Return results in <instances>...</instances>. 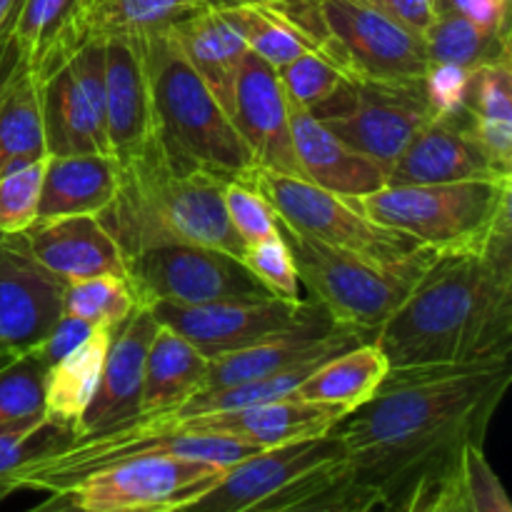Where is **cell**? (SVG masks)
<instances>
[{"mask_svg": "<svg viewBox=\"0 0 512 512\" xmlns=\"http://www.w3.org/2000/svg\"><path fill=\"white\" fill-rule=\"evenodd\" d=\"M510 383L512 363L390 370L335 425L350 475L388 505L423 475L453 473L465 445L485 443Z\"/></svg>", "mask_w": 512, "mask_h": 512, "instance_id": "1", "label": "cell"}, {"mask_svg": "<svg viewBox=\"0 0 512 512\" xmlns=\"http://www.w3.org/2000/svg\"><path fill=\"white\" fill-rule=\"evenodd\" d=\"M373 340L390 370L510 363V238L485 253L435 255Z\"/></svg>", "mask_w": 512, "mask_h": 512, "instance_id": "2", "label": "cell"}, {"mask_svg": "<svg viewBox=\"0 0 512 512\" xmlns=\"http://www.w3.org/2000/svg\"><path fill=\"white\" fill-rule=\"evenodd\" d=\"M98 223L125 260L160 245H208L243 258L245 245L223 205V180L203 170H180L165 158L158 138L123 165L118 188Z\"/></svg>", "mask_w": 512, "mask_h": 512, "instance_id": "3", "label": "cell"}, {"mask_svg": "<svg viewBox=\"0 0 512 512\" xmlns=\"http://www.w3.org/2000/svg\"><path fill=\"white\" fill-rule=\"evenodd\" d=\"M148 75L153 130L165 158L180 170L250 183L255 165L208 85L190 68L168 30L138 38Z\"/></svg>", "mask_w": 512, "mask_h": 512, "instance_id": "4", "label": "cell"}, {"mask_svg": "<svg viewBox=\"0 0 512 512\" xmlns=\"http://www.w3.org/2000/svg\"><path fill=\"white\" fill-rule=\"evenodd\" d=\"M510 178L430 185H383L355 200L385 228L410 235L438 255L485 253L512 235Z\"/></svg>", "mask_w": 512, "mask_h": 512, "instance_id": "5", "label": "cell"}, {"mask_svg": "<svg viewBox=\"0 0 512 512\" xmlns=\"http://www.w3.org/2000/svg\"><path fill=\"white\" fill-rule=\"evenodd\" d=\"M318 53L355 80H420L428 70L423 35L360 0H268Z\"/></svg>", "mask_w": 512, "mask_h": 512, "instance_id": "6", "label": "cell"}, {"mask_svg": "<svg viewBox=\"0 0 512 512\" xmlns=\"http://www.w3.org/2000/svg\"><path fill=\"white\" fill-rule=\"evenodd\" d=\"M250 185L273 205L285 225L380 268L425 270L438 255L410 235L370 220L355 200L328 193L303 178L255 170Z\"/></svg>", "mask_w": 512, "mask_h": 512, "instance_id": "7", "label": "cell"}, {"mask_svg": "<svg viewBox=\"0 0 512 512\" xmlns=\"http://www.w3.org/2000/svg\"><path fill=\"white\" fill-rule=\"evenodd\" d=\"M303 288L335 323L373 340L423 270H388L293 230L278 218Z\"/></svg>", "mask_w": 512, "mask_h": 512, "instance_id": "8", "label": "cell"}, {"mask_svg": "<svg viewBox=\"0 0 512 512\" xmlns=\"http://www.w3.org/2000/svg\"><path fill=\"white\" fill-rule=\"evenodd\" d=\"M348 473L338 433L258 450L225 468L223 478L198 498L168 512H265L313 485Z\"/></svg>", "mask_w": 512, "mask_h": 512, "instance_id": "9", "label": "cell"}, {"mask_svg": "<svg viewBox=\"0 0 512 512\" xmlns=\"http://www.w3.org/2000/svg\"><path fill=\"white\" fill-rule=\"evenodd\" d=\"M340 143L388 170L413 135L428 123L423 78L420 80H355L348 78L325 103L310 110Z\"/></svg>", "mask_w": 512, "mask_h": 512, "instance_id": "10", "label": "cell"}, {"mask_svg": "<svg viewBox=\"0 0 512 512\" xmlns=\"http://www.w3.org/2000/svg\"><path fill=\"white\" fill-rule=\"evenodd\" d=\"M125 280L138 308L153 303L205 305L268 298L243 260L208 245H160L125 260Z\"/></svg>", "mask_w": 512, "mask_h": 512, "instance_id": "11", "label": "cell"}, {"mask_svg": "<svg viewBox=\"0 0 512 512\" xmlns=\"http://www.w3.org/2000/svg\"><path fill=\"white\" fill-rule=\"evenodd\" d=\"M48 155H110L105 130V40L88 38L38 83Z\"/></svg>", "mask_w": 512, "mask_h": 512, "instance_id": "12", "label": "cell"}, {"mask_svg": "<svg viewBox=\"0 0 512 512\" xmlns=\"http://www.w3.org/2000/svg\"><path fill=\"white\" fill-rule=\"evenodd\" d=\"M225 468L178 455H140L85 475L68 493L88 512H168L198 498Z\"/></svg>", "mask_w": 512, "mask_h": 512, "instance_id": "13", "label": "cell"}, {"mask_svg": "<svg viewBox=\"0 0 512 512\" xmlns=\"http://www.w3.org/2000/svg\"><path fill=\"white\" fill-rule=\"evenodd\" d=\"M308 308L310 300L290 303V300L268 295V298L223 300V303L205 305L153 303L145 310H150L160 325L188 340L200 355L213 360L250 348L300 323Z\"/></svg>", "mask_w": 512, "mask_h": 512, "instance_id": "14", "label": "cell"}, {"mask_svg": "<svg viewBox=\"0 0 512 512\" xmlns=\"http://www.w3.org/2000/svg\"><path fill=\"white\" fill-rule=\"evenodd\" d=\"M63 288L35 263L23 235H0V363L45 338L63 313Z\"/></svg>", "mask_w": 512, "mask_h": 512, "instance_id": "15", "label": "cell"}, {"mask_svg": "<svg viewBox=\"0 0 512 512\" xmlns=\"http://www.w3.org/2000/svg\"><path fill=\"white\" fill-rule=\"evenodd\" d=\"M230 120L248 148L255 170L303 178L290 135V103L283 85L273 65L250 50L235 78Z\"/></svg>", "mask_w": 512, "mask_h": 512, "instance_id": "16", "label": "cell"}, {"mask_svg": "<svg viewBox=\"0 0 512 512\" xmlns=\"http://www.w3.org/2000/svg\"><path fill=\"white\" fill-rule=\"evenodd\" d=\"M343 418L345 415L330 405L308 403L298 395H290V398L250 405V408L195 415L178 423H155V420H140V423L163 430H180V433L223 435V438L243 440L255 448L268 450L328 435Z\"/></svg>", "mask_w": 512, "mask_h": 512, "instance_id": "17", "label": "cell"}, {"mask_svg": "<svg viewBox=\"0 0 512 512\" xmlns=\"http://www.w3.org/2000/svg\"><path fill=\"white\" fill-rule=\"evenodd\" d=\"M155 333H158V320L145 308H135V313L115 330L98 390L75 428V438L110 433L140 418L145 355Z\"/></svg>", "mask_w": 512, "mask_h": 512, "instance_id": "18", "label": "cell"}, {"mask_svg": "<svg viewBox=\"0 0 512 512\" xmlns=\"http://www.w3.org/2000/svg\"><path fill=\"white\" fill-rule=\"evenodd\" d=\"M510 175L473 138L463 118H430L388 170V185L458 183Z\"/></svg>", "mask_w": 512, "mask_h": 512, "instance_id": "19", "label": "cell"}, {"mask_svg": "<svg viewBox=\"0 0 512 512\" xmlns=\"http://www.w3.org/2000/svg\"><path fill=\"white\" fill-rule=\"evenodd\" d=\"M23 240L35 263L63 285L98 275L125 278V255L95 215L35 223Z\"/></svg>", "mask_w": 512, "mask_h": 512, "instance_id": "20", "label": "cell"}, {"mask_svg": "<svg viewBox=\"0 0 512 512\" xmlns=\"http://www.w3.org/2000/svg\"><path fill=\"white\" fill-rule=\"evenodd\" d=\"M105 130L118 165L138 155L153 138V105L138 40H105Z\"/></svg>", "mask_w": 512, "mask_h": 512, "instance_id": "21", "label": "cell"}, {"mask_svg": "<svg viewBox=\"0 0 512 512\" xmlns=\"http://www.w3.org/2000/svg\"><path fill=\"white\" fill-rule=\"evenodd\" d=\"M290 135L300 175L308 183L348 200H358L388 185V175L378 163L340 143L318 118L298 105H290Z\"/></svg>", "mask_w": 512, "mask_h": 512, "instance_id": "22", "label": "cell"}, {"mask_svg": "<svg viewBox=\"0 0 512 512\" xmlns=\"http://www.w3.org/2000/svg\"><path fill=\"white\" fill-rule=\"evenodd\" d=\"M168 35L230 118L235 78L248 45L228 15L220 10V5L205 3L203 8L170 25Z\"/></svg>", "mask_w": 512, "mask_h": 512, "instance_id": "23", "label": "cell"}, {"mask_svg": "<svg viewBox=\"0 0 512 512\" xmlns=\"http://www.w3.org/2000/svg\"><path fill=\"white\" fill-rule=\"evenodd\" d=\"M118 188V163L110 155H48L38 220L98 215Z\"/></svg>", "mask_w": 512, "mask_h": 512, "instance_id": "24", "label": "cell"}, {"mask_svg": "<svg viewBox=\"0 0 512 512\" xmlns=\"http://www.w3.org/2000/svg\"><path fill=\"white\" fill-rule=\"evenodd\" d=\"M15 38L35 83L48 78L85 38V0H20Z\"/></svg>", "mask_w": 512, "mask_h": 512, "instance_id": "25", "label": "cell"}, {"mask_svg": "<svg viewBox=\"0 0 512 512\" xmlns=\"http://www.w3.org/2000/svg\"><path fill=\"white\" fill-rule=\"evenodd\" d=\"M208 358L178 333L158 323L153 343L145 355L140 418L158 420L173 415L203 388Z\"/></svg>", "mask_w": 512, "mask_h": 512, "instance_id": "26", "label": "cell"}, {"mask_svg": "<svg viewBox=\"0 0 512 512\" xmlns=\"http://www.w3.org/2000/svg\"><path fill=\"white\" fill-rule=\"evenodd\" d=\"M388 373L390 365L380 345L375 340H365L318 365L300 383L295 395L308 403L330 405L343 415H350L378 393Z\"/></svg>", "mask_w": 512, "mask_h": 512, "instance_id": "27", "label": "cell"}, {"mask_svg": "<svg viewBox=\"0 0 512 512\" xmlns=\"http://www.w3.org/2000/svg\"><path fill=\"white\" fill-rule=\"evenodd\" d=\"M113 333V328L98 325L80 348H75L73 353H68L45 370V420L55 428L70 430L73 438L80 418H83L95 390H98Z\"/></svg>", "mask_w": 512, "mask_h": 512, "instance_id": "28", "label": "cell"}, {"mask_svg": "<svg viewBox=\"0 0 512 512\" xmlns=\"http://www.w3.org/2000/svg\"><path fill=\"white\" fill-rule=\"evenodd\" d=\"M473 138L505 170L512 168V70L510 60L470 70L468 105L463 113Z\"/></svg>", "mask_w": 512, "mask_h": 512, "instance_id": "29", "label": "cell"}, {"mask_svg": "<svg viewBox=\"0 0 512 512\" xmlns=\"http://www.w3.org/2000/svg\"><path fill=\"white\" fill-rule=\"evenodd\" d=\"M215 5H220V10L228 15V20L235 25L250 53L263 58L273 68H283L298 55L308 53V50H318L313 40L275 3H268V0H233V3Z\"/></svg>", "mask_w": 512, "mask_h": 512, "instance_id": "30", "label": "cell"}, {"mask_svg": "<svg viewBox=\"0 0 512 512\" xmlns=\"http://www.w3.org/2000/svg\"><path fill=\"white\" fill-rule=\"evenodd\" d=\"M45 155L38 83L23 68L0 98V175L38 163Z\"/></svg>", "mask_w": 512, "mask_h": 512, "instance_id": "31", "label": "cell"}, {"mask_svg": "<svg viewBox=\"0 0 512 512\" xmlns=\"http://www.w3.org/2000/svg\"><path fill=\"white\" fill-rule=\"evenodd\" d=\"M210 0H85V30L93 38L138 40L168 30Z\"/></svg>", "mask_w": 512, "mask_h": 512, "instance_id": "32", "label": "cell"}, {"mask_svg": "<svg viewBox=\"0 0 512 512\" xmlns=\"http://www.w3.org/2000/svg\"><path fill=\"white\" fill-rule=\"evenodd\" d=\"M430 63H450L475 70L480 65L510 60V35H495L455 13H438L423 35Z\"/></svg>", "mask_w": 512, "mask_h": 512, "instance_id": "33", "label": "cell"}, {"mask_svg": "<svg viewBox=\"0 0 512 512\" xmlns=\"http://www.w3.org/2000/svg\"><path fill=\"white\" fill-rule=\"evenodd\" d=\"M135 298L128 280L115 275L78 280L63 288V313L90 325L118 330L135 313Z\"/></svg>", "mask_w": 512, "mask_h": 512, "instance_id": "34", "label": "cell"}, {"mask_svg": "<svg viewBox=\"0 0 512 512\" xmlns=\"http://www.w3.org/2000/svg\"><path fill=\"white\" fill-rule=\"evenodd\" d=\"M275 73H278L288 103L298 105L308 113L325 103L348 80V75L318 50L298 55L283 68H275Z\"/></svg>", "mask_w": 512, "mask_h": 512, "instance_id": "35", "label": "cell"}, {"mask_svg": "<svg viewBox=\"0 0 512 512\" xmlns=\"http://www.w3.org/2000/svg\"><path fill=\"white\" fill-rule=\"evenodd\" d=\"M45 365L23 353L0 365V423L45 415Z\"/></svg>", "mask_w": 512, "mask_h": 512, "instance_id": "36", "label": "cell"}, {"mask_svg": "<svg viewBox=\"0 0 512 512\" xmlns=\"http://www.w3.org/2000/svg\"><path fill=\"white\" fill-rule=\"evenodd\" d=\"M378 505H383L380 495L373 488H365L358 480H353L348 470V473L313 485V488L293 495L288 503L265 512H373Z\"/></svg>", "mask_w": 512, "mask_h": 512, "instance_id": "37", "label": "cell"}, {"mask_svg": "<svg viewBox=\"0 0 512 512\" xmlns=\"http://www.w3.org/2000/svg\"><path fill=\"white\" fill-rule=\"evenodd\" d=\"M45 158L0 175V235H23L38 220Z\"/></svg>", "mask_w": 512, "mask_h": 512, "instance_id": "38", "label": "cell"}, {"mask_svg": "<svg viewBox=\"0 0 512 512\" xmlns=\"http://www.w3.org/2000/svg\"><path fill=\"white\" fill-rule=\"evenodd\" d=\"M240 260L270 295L290 300V303H303V285H300L293 253H290L283 235L263 240V243L245 245V253Z\"/></svg>", "mask_w": 512, "mask_h": 512, "instance_id": "39", "label": "cell"}, {"mask_svg": "<svg viewBox=\"0 0 512 512\" xmlns=\"http://www.w3.org/2000/svg\"><path fill=\"white\" fill-rule=\"evenodd\" d=\"M223 205L225 215L243 245L263 243V240L283 235L273 205L250 183H240V180L223 183Z\"/></svg>", "mask_w": 512, "mask_h": 512, "instance_id": "40", "label": "cell"}, {"mask_svg": "<svg viewBox=\"0 0 512 512\" xmlns=\"http://www.w3.org/2000/svg\"><path fill=\"white\" fill-rule=\"evenodd\" d=\"M458 490L465 512H512L503 483L483 453V445H465L458 458Z\"/></svg>", "mask_w": 512, "mask_h": 512, "instance_id": "41", "label": "cell"}, {"mask_svg": "<svg viewBox=\"0 0 512 512\" xmlns=\"http://www.w3.org/2000/svg\"><path fill=\"white\" fill-rule=\"evenodd\" d=\"M423 90L433 118H463L468 105L470 70L450 63H430L423 75Z\"/></svg>", "mask_w": 512, "mask_h": 512, "instance_id": "42", "label": "cell"}, {"mask_svg": "<svg viewBox=\"0 0 512 512\" xmlns=\"http://www.w3.org/2000/svg\"><path fill=\"white\" fill-rule=\"evenodd\" d=\"M455 493H458V468L453 473L423 475L385 508L388 512H443Z\"/></svg>", "mask_w": 512, "mask_h": 512, "instance_id": "43", "label": "cell"}, {"mask_svg": "<svg viewBox=\"0 0 512 512\" xmlns=\"http://www.w3.org/2000/svg\"><path fill=\"white\" fill-rule=\"evenodd\" d=\"M95 328H98V325H90L85 323V320L73 318V315L60 313V318L55 320L53 328H50L48 333H45V338L30 350V355H35L45 368H50V365L58 363L60 358H65V355L73 353L75 348H80V345L93 335Z\"/></svg>", "mask_w": 512, "mask_h": 512, "instance_id": "44", "label": "cell"}, {"mask_svg": "<svg viewBox=\"0 0 512 512\" xmlns=\"http://www.w3.org/2000/svg\"><path fill=\"white\" fill-rule=\"evenodd\" d=\"M360 3L373 5L375 10L390 15L418 35H425V30L430 28L435 18L433 0H360Z\"/></svg>", "mask_w": 512, "mask_h": 512, "instance_id": "45", "label": "cell"}, {"mask_svg": "<svg viewBox=\"0 0 512 512\" xmlns=\"http://www.w3.org/2000/svg\"><path fill=\"white\" fill-rule=\"evenodd\" d=\"M13 25L15 15L0 28V98H3L5 90L10 88V83L18 78L20 70L25 68L23 50H20L18 38H15Z\"/></svg>", "mask_w": 512, "mask_h": 512, "instance_id": "46", "label": "cell"}, {"mask_svg": "<svg viewBox=\"0 0 512 512\" xmlns=\"http://www.w3.org/2000/svg\"><path fill=\"white\" fill-rule=\"evenodd\" d=\"M25 512H88V510L80 508L68 490H55V493H50L43 503Z\"/></svg>", "mask_w": 512, "mask_h": 512, "instance_id": "47", "label": "cell"}, {"mask_svg": "<svg viewBox=\"0 0 512 512\" xmlns=\"http://www.w3.org/2000/svg\"><path fill=\"white\" fill-rule=\"evenodd\" d=\"M20 8V0H0V28L18 13Z\"/></svg>", "mask_w": 512, "mask_h": 512, "instance_id": "48", "label": "cell"}, {"mask_svg": "<svg viewBox=\"0 0 512 512\" xmlns=\"http://www.w3.org/2000/svg\"><path fill=\"white\" fill-rule=\"evenodd\" d=\"M465 3H468V0H433V8H435V15L450 13V10H455V13H458Z\"/></svg>", "mask_w": 512, "mask_h": 512, "instance_id": "49", "label": "cell"}, {"mask_svg": "<svg viewBox=\"0 0 512 512\" xmlns=\"http://www.w3.org/2000/svg\"><path fill=\"white\" fill-rule=\"evenodd\" d=\"M443 512H465V508H463V500H460V490L458 493L453 495V498H450V503L445 505V510Z\"/></svg>", "mask_w": 512, "mask_h": 512, "instance_id": "50", "label": "cell"}, {"mask_svg": "<svg viewBox=\"0 0 512 512\" xmlns=\"http://www.w3.org/2000/svg\"><path fill=\"white\" fill-rule=\"evenodd\" d=\"M213 3H233V0H213Z\"/></svg>", "mask_w": 512, "mask_h": 512, "instance_id": "51", "label": "cell"}, {"mask_svg": "<svg viewBox=\"0 0 512 512\" xmlns=\"http://www.w3.org/2000/svg\"><path fill=\"white\" fill-rule=\"evenodd\" d=\"M0 365H3V363H0Z\"/></svg>", "mask_w": 512, "mask_h": 512, "instance_id": "52", "label": "cell"}]
</instances>
